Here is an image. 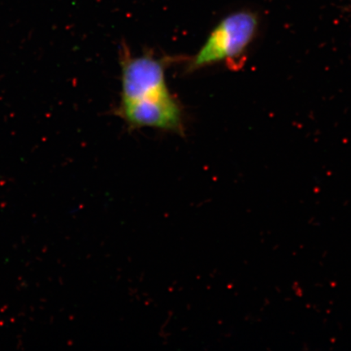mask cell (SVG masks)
<instances>
[{
	"mask_svg": "<svg viewBox=\"0 0 351 351\" xmlns=\"http://www.w3.org/2000/svg\"><path fill=\"white\" fill-rule=\"evenodd\" d=\"M121 60V102L157 99L172 94L166 81L169 59L149 53L134 56L124 46Z\"/></svg>",
	"mask_w": 351,
	"mask_h": 351,
	"instance_id": "7a4b0ae2",
	"label": "cell"
},
{
	"mask_svg": "<svg viewBox=\"0 0 351 351\" xmlns=\"http://www.w3.org/2000/svg\"><path fill=\"white\" fill-rule=\"evenodd\" d=\"M258 28V16L254 12L241 10L230 13L219 22L204 46L189 60L186 72H195L221 62L232 69H241L247 61Z\"/></svg>",
	"mask_w": 351,
	"mask_h": 351,
	"instance_id": "6da1fadb",
	"label": "cell"
},
{
	"mask_svg": "<svg viewBox=\"0 0 351 351\" xmlns=\"http://www.w3.org/2000/svg\"><path fill=\"white\" fill-rule=\"evenodd\" d=\"M117 115L133 129L151 127L178 134L185 130L182 108L173 94L157 99L121 102Z\"/></svg>",
	"mask_w": 351,
	"mask_h": 351,
	"instance_id": "3957f363",
	"label": "cell"
}]
</instances>
